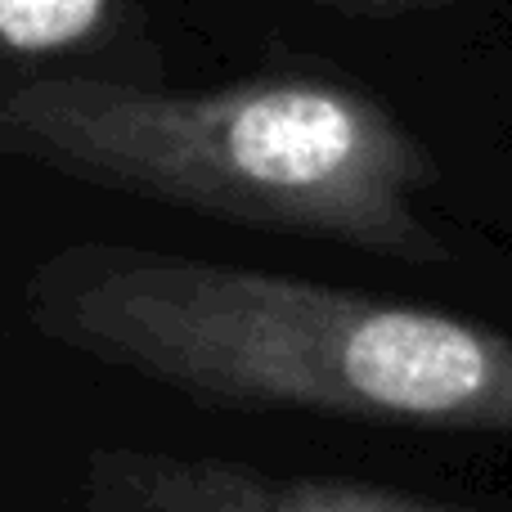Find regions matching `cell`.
Listing matches in <instances>:
<instances>
[{"label": "cell", "instance_id": "cell-1", "mask_svg": "<svg viewBox=\"0 0 512 512\" xmlns=\"http://www.w3.org/2000/svg\"><path fill=\"white\" fill-rule=\"evenodd\" d=\"M27 319L194 405L512 436L508 333L360 288L77 243L32 270Z\"/></svg>", "mask_w": 512, "mask_h": 512}, {"label": "cell", "instance_id": "cell-2", "mask_svg": "<svg viewBox=\"0 0 512 512\" xmlns=\"http://www.w3.org/2000/svg\"><path fill=\"white\" fill-rule=\"evenodd\" d=\"M0 149L230 225L450 261L418 212L436 180L427 149L333 72H252L212 90L41 77L0 99Z\"/></svg>", "mask_w": 512, "mask_h": 512}, {"label": "cell", "instance_id": "cell-3", "mask_svg": "<svg viewBox=\"0 0 512 512\" xmlns=\"http://www.w3.org/2000/svg\"><path fill=\"white\" fill-rule=\"evenodd\" d=\"M77 512H477L310 472L212 454L108 450L90 459Z\"/></svg>", "mask_w": 512, "mask_h": 512}, {"label": "cell", "instance_id": "cell-4", "mask_svg": "<svg viewBox=\"0 0 512 512\" xmlns=\"http://www.w3.org/2000/svg\"><path fill=\"white\" fill-rule=\"evenodd\" d=\"M140 0H0V99L41 77L153 81Z\"/></svg>", "mask_w": 512, "mask_h": 512}, {"label": "cell", "instance_id": "cell-5", "mask_svg": "<svg viewBox=\"0 0 512 512\" xmlns=\"http://www.w3.org/2000/svg\"><path fill=\"white\" fill-rule=\"evenodd\" d=\"M328 5H342V9H382V5H409V0H328Z\"/></svg>", "mask_w": 512, "mask_h": 512}]
</instances>
